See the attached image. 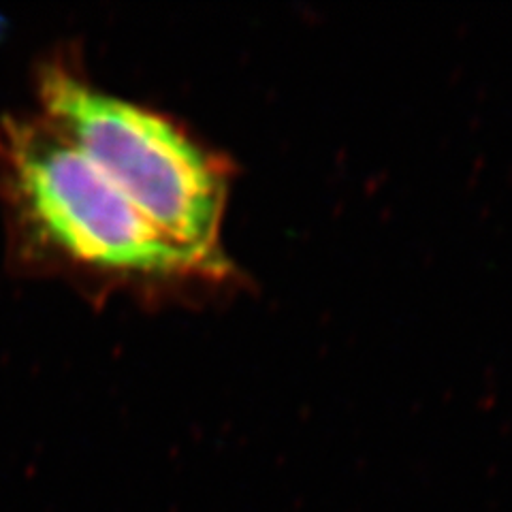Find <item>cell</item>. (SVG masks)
Listing matches in <instances>:
<instances>
[{"label": "cell", "instance_id": "1", "mask_svg": "<svg viewBox=\"0 0 512 512\" xmlns=\"http://www.w3.org/2000/svg\"><path fill=\"white\" fill-rule=\"evenodd\" d=\"M0 188L37 250L90 276L212 278L43 118L0 120Z\"/></svg>", "mask_w": 512, "mask_h": 512}, {"label": "cell", "instance_id": "2", "mask_svg": "<svg viewBox=\"0 0 512 512\" xmlns=\"http://www.w3.org/2000/svg\"><path fill=\"white\" fill-rule=\"evenodd\" d=\"M43 120L82 150L154 227L199 261L227 274L220 248L227 169L169 118L90 84L62 64L39 77Z\"/></svg>", "mask_w": 512, "mask_h": 512}]
</instances>
